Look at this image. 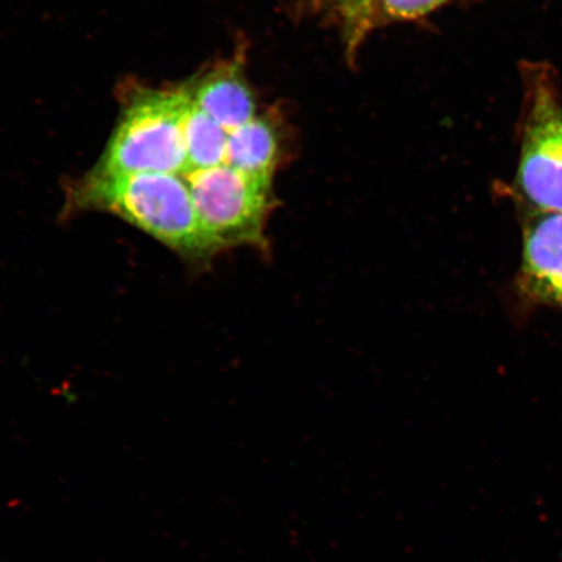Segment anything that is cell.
<instances>
[{
  "label": "cell",
  "mask_w": 562,
  "mask_h": 562,
  "mask_svg": "<svg viewBox=\"0 0 562 562\" xmlns=\"http://www.w3.org/2000/svg\"><path fill=\"white\" fill-rule=\"evenodd\" d=\"M188 171L226 164L228 132L193 101L184 123Z\"/></svg>",
  "instance_id": "ba28073f"
},
{
  "label": "cell",
  "mask_w": 562,
  "mask_h": 562,
  "mask_svg": "<svg viewBox=\"0 0 562 562\" xmlns=\"http://www.w3.org/2000/svg\"><path fill=\"white\" fill-rule=\"evenodd\" d=\"M193 101L228 133L256 119V102L235 67L217 69L192 91Z\"/></svg>",
  "instance_id": "8992f818"
},
{
  "label": "cell",
  "mask_w": 562,
  "mask_h": 562,
  "mask_svg": "<svg viewBox=\"0 0 562 562\" xmlns=\"http://www.w3.org/2000/svg\"><path fill=\"white\" fill-rule=\"evenodd\" d=\"M525 77V116L515 191L526 209L562 213V104L546 69L530 67Z\"/></svg>",
  "instance_id": "3957f363"
},
{
  "label": "cell",
  "mask_w": 562,
  "mask_h": 562,
  "mask_svg": "<svg viewBox=\"0 0 562 562\" xmlns=\"http://www.w3.org/2000/svg\"><path fill=\"white\" fill-rule=\"evenodd\" d=\"M341 2H353V0H341Z\"/></svg>",
  "instance_id": "8fae6325"
},
{
  "label": "cell",
  "mask_w": 562,
  "mask_h": 562,
  "mask_svg": "<svg viewBox=\"0 0 562 562\" xmlns=\"http://www.w3.org/2000/svg\"><path fill=\"white\" fill-rule=\"evenodd\" d=\"M449 0H382L384 11L395 19L411 20L427 15Z\"/></svg>",
  "instance_id": "9c48e42d"
},
{
  "label": "cell",
  "mask_w": 562,
  "mask_h": 562,
  "mask_svg": "<svg viewBox=\"0 0 562 562\" xmlns=\"http://www.w3.org/2000/svg\"><path fill=\"white\" fill-rule=\"evenodd\" d=\"M72 201L77 209L115 214L182 256L205 258L216 252L182 175L93 172L75 189Z\"/></svg>",
  "instance_id": "6da1fadb"
},
{
  "label": "cell",
  "mask_w": 562,
  "mask_h": 562,
  "mask_svg": "<svg viewBox=\"0 0 562 562\" xmlns=\"http://www.w3.org/2000/svg\"><path fill=\"white\" fill-rule=\"evenodd\" d=\"M192 91H154L125 111L95 173L188 172L184 123Z\"/></svg>",
  "instance_id": "7a4b0ae2"
},
{
  "label": "cell",
  "mask_w": 562,
  "mask_h": 562,
  "mask_svg": "<svg viewBox=\"0 0 562 562\" xmlns=\"http://www.w3.org/2000/svg\"><path fill=\"white\" fill-rule=\"evenodd\" d=\"M372 0H362L361 7L362 9H367L371 4Z\"/></svg>",
  "instance_id": "30bf717a"
},
{
  "label": "cell",
  "mask_w": 562,
  "mask_h": 562,
  "mask_svg": "<svg viewBox=\"0 0 562 562\" xmlns=\"http://www.w3.org/2000/svg\"><path fill=\"white\" fill-rule=\"evenodd\" d=\"M203 231L215 251L265 240L271 180L221 165L184 175Z\"/></svg>",
  "instance_id": "277c9868"
},
{
  "label": "cell",
  "mask_w": 562,
  "mask_h": 562,
  "mask_svg": "<svg viewBox=\"0 0 562 562\" xmlns=\"http://www.w3.org/2000/svg\"><path fill=\"white\" fill-rule=\"evenodd\" d=\"M516 286L525 304L562 311V213L526 209Z\"/></svg>",
  "instance_id": "5b68a950"
},
{
  "label": "cell",
  "mask_w": 562,
  "mask_h": 562,
  "mask_svg": "<svg viewBox=\"0 0 562 562\" xmlns=\"http://www.w3.org/2000/svg\"><path fill=\"white\" fill-rule=\"evenodd\" d=\"M277 159V133L263 119H252L240 128L228 133L224 165L271 180Z\"/></svg>",
  "instance_id": "52a82bcc"
}]
</instances>
